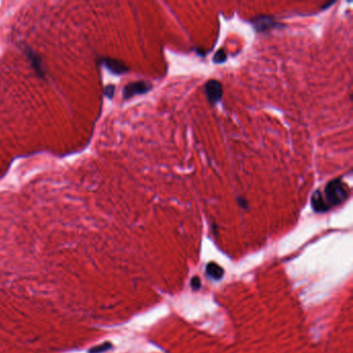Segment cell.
Listing matches in <instances>:
<instances>
[{
    "instance_id": "7a4b0ae2",
    "label": "cell",
    "mask_w": 353,
    "mask_h": 353,
    "mask_svg": "<svg viewBox=\"0 0 353 353\" xmlns=\"http://www.w3.org/2000/svg\"><path fill=\"white\" fill-rule=\"evenodd\" d=\"M151 90H152V85L146 81H138V82L128 83L123 88L122 97L124 100H129L135 96L147 94Z\"/></svg>"
},
{
    "instance_id": "8992f818",
    "label": "cell",
    "mask_w": 353,
    "mask_h": 353,
    "mask_svg": "<svg viewBox=\"0 0 353 353\" xmlns=\"http://www.w3.org/2000/svg\"><path fill=\"white\" fill-rule=\"evenodd\" d=\"M104 64L106 65L108 70H110L113 74H116V75H120L128 71V68L126 65L119 60L107 58L104 60Z\"/></svg>"
},
{
    "instance_id": "ba28073f",
    "label": "cell",
    "mask_w": 353,
    "mask_h": 353,
    "mask_svg": "<svg viewBox=\"0 0 353 353\" xmlns=\"http://www.w3.org/2000/svg\"><path fill=\"white\" fill-rule=\"evenodd\" d=\"M28 56L30 57V60L32 61V65H33V68L35 69L36 73H37L38 75H40V76L45 75V73H43V71H42V67H41V61H40V59H39L38 57H36L35 54H33L32 52L28 53Z\"/></svg>"
},
{
    "instance_id": "4fadbf2b",
    "label": "cell",
    "mask_w": 353,
    "mask_h": 353,
    "mask_svg": "<svg viewBox=\"0 0 353 353\" xmlns=\"http://www.w3.org/2000/svg\"><path fill=\"white\" fill-rule=\"evenodd\" d=\"M237 202H238V204H239L242 208H247V207H248V202H247L246 199H244V198L238 197V198H237Z\"/></svg>"
},
{
    "instance_id": "7c38bea8",
    "label": "cell",
    "mask_w": 353,
    "mask_h": 353,
    "mask_svg": "<svg viewBox=\"0 0 353 353\" xmlns=\"http://www.w3.org/2000/svg\"><path fill=\"white\" fill-rule=\"evenodd\" d=\"M114 91H115V87L113 85H109L106 87V92L105 94L107 95V97L109 98H112L113 95H114Z\"/></svg>"
},
{
    "instance_id": "277c9868",
    "label": "cell",
    "mask_w": 353,
    "mask_h": 353,
    "mask_svg": "<svg viewBox=\"0 0 353 353\" xmlns=\"http://www.w3.org/2000/svg\"><path fill=\"white\" fill-rule=\"evenodd\" d=\"M253 26L258 32H263L275 27H278V23L273 17L270 16H259L253 19Z\"/></svg>"
},
{
    "instance_id": "6da1fadb",
    "label": "cell",
    "mask_w": 353,
    "mask_h": 353,
    "mask_svg": "<svg viewBox=\"0 0 353 353\" xmlns=\"http://www.w3.org/2000/svg\"><path fill=\"white\" fill-rule=\"evenodd\" d=\"M350 195V189L342 182L341 179L330 181L324 188V195L322 194L328 207L338 206L347 200Z\"/></svg>"
},
{
    "instance_id": "52a82bcc",
    "label": "cell",
    "mask_w": 353,
    "mask_h": 353,
    "mask_svg": "<svg viewBox=\"0 0 353 353\" xmlns=\"http://www.w3.org/2000/svg\"><path fill=\"white\" fill-rule=\"evenodd\" d=\"M206 274L213 280H220L224 276V270L215 262H209L206 267Z\"/></svg>"
},
{
    "instance_id": "30bf717a",
    "label": "cell",
    "mask_w": 353,
    "mask_h": 353,
    "mask_svg": "<svg viewBox=\"0 0 353 353\" xmlns=\"http://www.w3.org/2000/svg\"><path fill=\"white\" fill-rule=\"evenodd\" d=\"M226 59H227V55H226V52L223 49L217 50V52L213 56V62L214 63H223V62L226 61Z\"/></svg>"
},
{
    "instance_id": "5b68a950",
    "label": "cell",
    "mask_w": 353,
    "mask_h": 353,
    "mask_svg": "<svg viewBox=\"0 0 353 353\" xmlns=\"http://www.w3.org/2000/svg\"><path fill=\"white\" fill-rule=\"evenodd\" d=\"M311 203H312V206H313V209L316 211V212H325V211H328L330 208L328 207L327 203L325 202L324 200V198L322 196V193L317 190L313 196H312V199H311Z\"/></svg>"
},
{
    "instance_id": "9c48e42d",
    "label": "cell",
    "mask_w": 353,
    "mask_h": 353,
    "mask_svg": "<svg viewBox=\"0 0 353 353\" xmlns=\"http://www.w3.org/2000/svg\"><path fill=\"white\" fill-rule=\"evenodd\" d=\"M112 345L111 343H104V344H101V345H98L94 348H92L90 350V353H103L109 349H111Z\"/></svg>"
},
{
    "instance_id": "8fae6325",
    "label": "cell",
    "mask_w": 353,
    "mask_h": 353,
    "mask_svg": "<svg viewBox=\"0 0 353 353\" xmlns=\"http://www.w3.org/2000/svg\"><path fill=\"white\" fill-rule=\"evenodd\" d=\"M191 286H192V288L194 290H198V289H200V287H201V280L199 277H194L191 281Z\"/></svg>"
},
{
    "instance_id": "3957f363",
    "label": "cell",
    "mask_w": 353,
    "mask_h": 353,
    "mask_svg": "<svg viewBox=\"0 0 353 353\" xmlns=\"http://www.w3.org/2000/svg\"><path fill=\"white\" fill-rule=\"evenodd\" d=\"M205 95L210 104L215 105L222 100L223 97V86L217 80H209L204 87Z\"/></svg>"
}]
</instances>
